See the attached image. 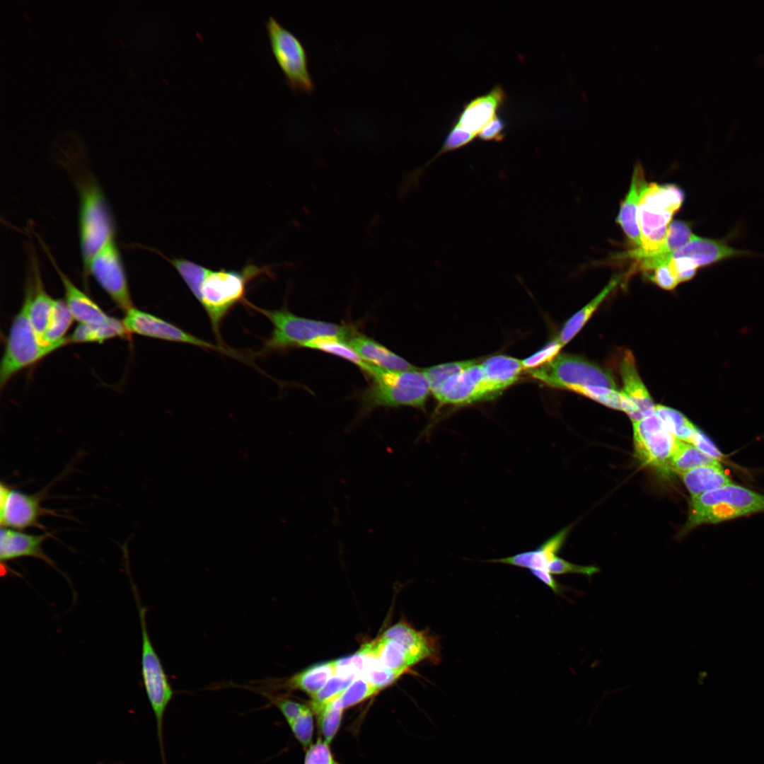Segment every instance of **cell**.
<instances>
[{
  "label": "cell",
  "mask_w": 764,
  "mask_h": 764,
  "mask_svg": "<svg viewBox=\"0 0 764 764\" xmlns=\"http://www.w3.org/2000/svg\"><path fill=\"white\" fill-rule=\"evenodd\" d=\"M343 709L332 700L326 704L318 714V723L324 741L331 742L340 727Z\"/></svg>",
  "instance_id": "7bdbcfd3"
},
{
  "label": "cell",
  "mask_w": 764,
  "mask_h": 764,
  "mask_svg": "<svg viewBox=\"0 0 764 764\" xmlns=\"http://www.w3.org/2000/svg\"><path fill=\"white\" fill-rule=\"evenodd\" d=\"M368 649L369 651V659L361 677L365 678L378 690L393 683L405 672L383 666L369 648Z\"/></svg>",
  "instance_id": "b9f144b4"
},
{
  "label": "cell",
  "mask_w": 764,
  "mask_h": 764,
  "mask_svg": "<svg viewBox=\"0 0 764 764\" xmlns=\"http://www.w3.org/2000/svg\"><path fill=\"white\" fill-rule=\"evenodd\" d=\"M433 396L439 407L462 406L493 398L478 361L448 378Z\"/></svg>",
  "instance_id": "9a60e30c"
},
{
  "label": "cell",
  "mask_w": 764,
  "mask_h": 764,
  "mask_svg": "<svg viewBox=\"0 0 764 764\" xmlns=\"http://www.w3.org/2000/svg\"><path fill=\"white\" fill-rule=\"evenodd\" d=\"M563 346L556 339L545 345L540 349L521 360L523 369H533L550 361Z\"/></svg>",
  "instance_id": "f6af8a7d"
},
{
  "label": "cell",
  "mask_w": 764,
  "mask_h": 764,
  "mask_svg": "<svg viewBox=\"0 0 764 764\" xmlns=\"http://www.w3.org/2000/svg\"><path fill=\"white\" fill-rule=\"evenodd\" d=\"M681 475L691 497L731 483L719 463L699 466Z\"/></svg>",
  "instance_id": "83f0119b"
},
{
  "label": "cell",
  "mask_w": 764,
  "mask_h": 764,
  "mask_svg": "<svg viewBox=\"0 0 764 764\" xmlns=\"http://www.w3.org/2000/svg\"><path fill=\"white\" fill-rule=\"evenodd\" d=\"M79 238L83 272L92 257L115 237L112 216L105 196L93 180L79 187Z\"/></svg>",
  "instance_id": "52a82bcc"
},
{
  "label": "cell",
  "mask_w": 764,
  "mask_h": 764,
  "mask_svg": "<svg viewBox=\"0 0 764 764\" xmlns=\"http://www.w3.org/2000/svg\"><path fill=\"white\" fill-rule=\"evenodd\" d=\"M527 372L553 388L571 390L577 386H598L617 389L613 377L607 370L569 354H558L550 361Z\"/></svg>",
  "instance_id": "9c48e42d"
},
{
  "label": "cell",
  "mask_w": 764,
  "mask_h": 764,
  "mask_svg": "<svg viewBox=\"0 0 764 764\" xmlns=\"http://www.w3.org/2000/svg\"><path fill=\"white\" fill-rule=\"evenodd\" d=\"M74 320L65 301L55 299L53 311L47 330L42 338L47 345H54L68 339V330Z\"/></svg>",
  "instance_id": "d590c367"
},
{
  "label": "cell",
  "mask_w": 764,
  "mask_h": 764,
  "mask_svg": "<svg viewBox=\"0 0 764 764\" xmlns=\"http://www.w3.org/2000/svg\"><path fill=\"white\" fill-rule=\"evenodd\" d=\"M547 571L551 574H580L591 576L599 572L595 566H582L571 563L558 556L548 565Z\"/></svg>",
  "instance_id": "bcb514c9"
},
{
  "label": "cell",
  "mask_w": 764,
  "mask_h": 764,
  "mask_svg": "<svg viewBox=\"0 0 764 764\" xmlns=\"http://www.w3.org/2000/svg\"><path fill=\"white\" fill-rule=\"evenodd\" d=\"M265 274L272 276L270 267L250 262L238 270L209 269L201 284L197 301L209 318L219 345L226 346L221 335L224 319L236 304L246 301L245 293L250 282Z\"/></svg>",
  "instance_id": "7a4b0ae2"
},
{
  "label": "cell",
  "mask_w": 764,
  "mask_h": 764,
  "mask_svg": "<svg viewBox=\"0 0 764 764\" xmlns=\"http://www.w3.org/2000/svg\"><path fill=\"white\" fill-rule=\"evenodd\" d=\"M378 691V690L365 678L357 676L332 701L337 707L344 710L367 699Z\"/></svg>",
  "instance_id": "60d3db41"
},
{
  "label": "cell",
  "mask_w": 764,
  "mask_h": 764,
  "mask_svg": "<svg viewBox=\"0 0 764 764\" xmlns=\"http://www.w3.org/2000/svg\"><path fill=\"white\" fill-rule=\"evenodd\" d=\"M364 374L369 381L361 395L367 410L410 406L424 410L430 388L422 370L392 371L370 364Z\"/></svg>",
  "instance_id": "277c9868"
},
{
  "label": "cell",
  "mask_w": 764,
  "mask_h": 764,
  "mask_svg": "<svg viewBox=\"0 0 764 764\" xmlns=\"http://www.w3.org/2000/svg\"><path fill=\"white\" fill-rule=\"evenodd\" d=\"M764 511V495L732 483L691 497L683 532L702 523H716Z\"/></svg>",
  "instance_id": "8992f818"
},
{
  "label": "cell",
  "mask_w": 764,
  "mask_h": 764,
  "mask_svg": "<svg viewBox=\"0 0 764 764\" xmlns=\"http://www.w3.org/2000/svg\"><path fill=\"white\" fill-rule=\"evenodd\" d=\"M381 637L398 642L420 661L426 659L434 662L439 661V644L436 637L416 630L407 623H399L393 625L385 631Z\"/></svg>",
  "instance_id": "44dd1931"
},
{
  "label": "cell",
  "mask_w": 764,
  "mask_h": 764,
  "mask_svg": "<svg viewBox=\"0 0 764 764\" xmlns=\"http://www.w3.org/2000/svg\"><path fill=\"white\" fill-rule=\"evenodd\" d=\"M132 589L137 602L141 630V677L145 691L154 714L160 748L165 763L163 741V722L166 710L173 697V690L166 673L161 661L151 641L147 623L146 609L142 605L137 586L131 581Z\"/></svg>",
  "instance_id": "ba28073f"
},
{
  "label": "cell",
  "mask_w": 764,
  "mask_h": 764,
  "mask_svg": "<svg viewBox=\"0 0 764 764\" xmlns=\"http://www.w3.org/2000/svg\"><path fill=\"white\" fill-rule=\"evenodd\" d=\"M33 293L31 279L27 283L22 306L14 316L5 345L0 366V387L3 390L10 379L20 371L29 367L53 352L69 345V338L54 345L42 342L35 332L29 316Z\"/></svg>",
  "instance_id": "5b68a950"
},
{
  "label": "cell",
  "mask_w": 764,
  "mask_h": 764,
  "mask_svg": "<svg viewBox=\"0 0 764 764\" xmlns=\"http://www.w3.org/2000/svg\"><path fill=\"white\" fill-rule=\"evenodd\" d=\"M156 253L173 266L188 289L197 300L201 284L209 268L183 257L168 258L158 251Z\"/></svg>",
  "instance_id": "74e56055"
},
{
  "label": "cell",
  "mask_w": 764,
  "mask_h": 764,
  "mask_svg": "<svg viewBox=\"0 0 764 764\" xmlns=\"http://www.w3.org/2000/svg\"><path fill=\"white\" fill-rule=\"evenodd\" d=\"M267 318L272 330L262 349L260 355L283 353L291 349L303 347L307 343L322 337H337L347 341L356 330L345 325L296 316L286 308L269 310L260 308L248 300L244 303Z\"/></svg>",
  "instance_id": "3957f363"
},
{
  "label": "cell",
  "mask_w": 764,
  "mask_h": 764,
  "mask_svg": "<svg viewBox=\"0 0 764 764\" xmlns=\"http://www.w3.org/2000/svg\"><path fill=\"white\" fill-rule=\"evenodd\" d=\"M122 321L131 334L194 345L251 364L248 356L236 350L200 339L169 321L135 307L125 313Z\"/></svg>",
  "instance_id": "8fae6325"
},
{
  "label": "cell",
  "mask_w": 764,
  "mask_h": 764,
  "mask_svg": "<svg viewBox=\"0 0 764 764\" xmlns=\"http://www.w3.org/2000/svg\"><path fill=\"white\" fill-rule=\"evenodd\" d=\"M719 463L700 451L693 444L678 440L670 460V470L683 474L695 468Z\"/></svg>",
  "instance_id": "836d02e7"
},
{
  "label": "cell",
  "mask_w": 764,
  "mask_h": 764,
  "mask_svg": "<svg viewBox=\"0 0 764 764\" xmlns=\"http://www.w3.org/2000/svg\"><path fill=\"white\" fill-rule=\"evenodd\" d=\"M506 98L503 88L497 85L489 93L478 96L463 108L455 124L478 136L482 128L496 115Z\"/></svg>",
  "instance_id": "ac0fdd59"
},
{
  "label": "cell",
  "mask_w": 764,
  "mask_h": 764,
  "mask_svg": "<svg viewBox=\"0 0 764 764\" xmlns=\"http://www.w3.org/2000/svg\"><path fill=\"white\" fill-rule=\"evenodd\" d=\"M47 254L62 283L65 302L74 320L81 324L96 323L105 320L107 315L87 294L79 289L59 269L45 246Z\"/></svg>",
  "instance_id": "d6986e66"
},
{
  "label": "cell",
  "mask_w": 764,
  "mask_h": 764,
  "mask_svg": "<svg viewBox=\"0 0 764 764\" xmlns=\"http://www.w3.org/2000/svg\"><path fill=\"white\" fill-rule=\"evenodd\" d=\"M487 387L494 398L516 382L523 369L521 360L506 355H494L480 362Z\"/></svg>",
  "instance_id": "603a6c76"
},
{
  "label": "cell",
  "mask_w": 764,
  "mask_h": 764,
  "mask_svg": "<svg viewBox=\"0 0 764 764\" xmlns=\"http://www.w3.org/2000/svg\"><path fill=\"white\" fill-rule=\"evenodd\" d=\"M31 281L33 293L29 316L35 332L42 340L50 323L55 299H52L44 289L39 267L35 264L34 261Z\"/></svg>",
  "instance_id": "484cf974"
},
{
  "label": "cell",
  "mask_w": 764,
  "mask_h": 764,
  "mask_svg": "<svg viewBox=\"0 0 764 764\" xmlns=\"http://www.w3.org/2000/svg\"><path fill=\"white\" fill-rule=\"evenodd\" d=\"M622 276L613 277L603 289L589 303L573 315L563 325L557 340L564 346L569 342L589 320L599 305L621 281Z\"/></svg>",
  "instance_id": "1f68e13d"
},
{
  "label": "cell",
  "mask_w": 764,
  "mask_h": 764,
  "mask_svg": "<svg viewBox=\"0 0 764 764\" xmlns=\"http://www.w3.org/2000/svg\"><path fill=\"white\" fill-rule=\"evenodd\" d=\"M477 359H468L435 365L422 369L429 385L430 392L435 394L442 384L451 376L462 371Z\"/></svg>",
  "instance_id": "ab89813d"
},
{
  "label": "cell",
  "mask_w": 764,
  "mask_h": 764,
  "mask_svg": "<svg viewBox=\"0 0 764 764\" xmlns=\"http://www.w3.org/2000/svg\"><path fill=\"white\" fill-rule=\"evenodd\" d=\"M568 532V528L561 530L535 550L504 558L491 560L488 562L527 568L530 571H547L550 562L557 556V554L562 546Z\"/></svg>",
  "instance_id": "d4e9b609"
},
{
  "label": "cell",
  "mask_w": 764,
  "mask_h": 764,
  "mask_svg": "<svg viewBox=\"0 0 764 764\" xmlns=\"http://www.w3.org/2000/svg\"><path fill=\"white\" fill-rule=\"evenodd\" d=\"M366 362L379 368L405 371L417 369L414 365L378 343L357 330L347 341Z\"/></svg>",
  "instance_id": "ffe728a7"
},
{
  "label": "cell",
  "mask_w": 764,
  "mask_h": 764,
  "mask_svg": "<svg viewBox=\"0 0 764 764\" xmlns=\"http://www.w3.org/2000/svg\"><path fill=\"white\" fill-rule=\"evenodd\" d=\"M735 231L722 239L695 236L684 247L675 252L671 257H683L697 270L712 266L718 262L736 257H754L758 254L731 247L729 240L735 236Z\"/></svg>",
  "instance_id": "2e32d148"
},
{
  "label": "cell",
  "mask_w": 764,
  "mask_h": 764,
  "mask_svg": "<svg viewBox=\"0 0 764 764\" xmlns=\"http://www.w3.org/2000/svg\"><path fill=\"white\" fill-rule=\"evenodd\" d=\"M296 739L303 746L310 745L313 731L311 710L308 707L296 719L289 724Z\"/></svg>",
  "instance_id": "ee69618b"
},
{
  "label": "cell",
  "mask_w": 764,
  "mask_h": 764,
  "mask_svg": "<svg viewBox=\"0 0 764 764\" xmlns=\"http://www.w3.org/2000/svg\"><path fill=\"white\" fill-rule=\"evenodd\" d=\"M131 333L126 328L122 320L109 316L104 321L96 323L81 324L69 336L70 344L84 342H103L115 337L128 338Z\"/></svg>",
  "instance_id": "4316f807"
},
{
  "label": "cell",
  "mask_w": 764,
  "mask_h": 764,
  "mask_svg": "<svg viewBox=\"0 0 764 764\" xmlns=\"http://www.w3.org/2000/svg\"><path fill=\"white\" fill-rule=\"evenodd\" d=\"M303 347L317 349L347 360L357 366L364 374L370 366V364L362 359L345 340L340 337L330 336L319 337L307 343Z\"/></svg>",
  "instance_id": "e575fe53"
},
{
  "label": "cell",
  "mask_w": 764,
  "mask_h": 764,
  "mask_svg": "<svg viewBox=\"0 0 764 764\" xmlns=\"http://www.w3.org/2000/svg\"><path fill=\"white\" fill-rule=\"evenodd\" d=\"M91 275L125 313L134 307L128 282L115 237L109 240L92 257L83 272Z\"/></svg>",
  "instance_id": "7c38bea8"
},
{
  "label": "cell",
  "mask_w": 764,
  "mask_h": 764,
  "mask_svg": "<svg viewBox=\"0 0 764 764\" xmlns=\"http://www.w3.org/2000/svg\"><path fill=\"white\" fill-rule=\"evenodd\" d=\"M690 444L697 447L705 454L718 461L723 457L722 453L709 437L698 428L693 436Z\"/></svg>",
  "instance_id": "f907efd6"
},
{
  "label": "cell",
  "mask_w": 764,
  "mask_h": 764,
  "mask_svg": "<svg viewBox=\"0 0 764 764\" xmlns=\"http://www.w3.org/2000/svg\"><path fill=\"white\" fill-rule=\"evenodd\" d=\"M572 391L586 396L608 407L626 412L632 422L642 419L638 410L617 389L598 386H577Z\"/></svg>",
  "instance_id": "d6a6232c"
},
{
  "label": "cell",
  "mask_w": 764,
  "mask_h": 764,
  "mask_svg": "<svg viewBox=\"0 0 764 764\" xmlns=\"http://www.w3.org/2000/svg\"><path fill=\"white\" fill-rule=\"evenodd\" d=\"M645 274L649 280L666 290H672L679 284L668 264L645 272Z\"/></svg>",
  "instance_id": "c3c4849f"
},
{
  "label": "cell",
  "mask_w": 764,
  "mask_h": 764,
  "mask_svg": "<svg viewBox=\"0 0 764 764\" xmlns=\"http://www.w3.org/2000/svg\"><path fill=\"white\" fill-rule=\"evenodd\" d=\"M356 678L354 676L335 673L325 685L312 697V710L318 714L329 702L342 693Z\"/></svg>",
  "instance_id": "f35d334b"
},
{
  "label": "cell",
  "mask_w": 764,
  "mask_h": 764,
  "mask_svg": "<svg viewBox=\"0 0 764 764\" xmlns=\"http://www.w3.org/2000/svg\"><path fill=\"white\" fill-rule=\"evenodd\" d=\"M367 647L384 667L405 671L420 661L402 644L382 638L368 643Z\"/></svg>",
  "instance_id": "f1b7e54d"
},
{
  "label": "cell",
  "mask_w": 764,
  "mask_h": 764,
  "mask_svg": "<svg viewBox=\"0 0 764 764\" xmlns=\"http://www.w3.org/2000/svg\"><path fill=\"white\" fill-rule=\"evenodd\" d=\"M695 236L693 233L690 223L676 220L670 223L666 237L664 246L660 253L647 258L649 268L655 269L669 262L672 255L687 245Z\"/></svg>",
  "instance_id": "4dcf8cb0"
},
{
  "label": "cell",
  "mask_w": 764,
  "mask_h": 764,
  "mask_svg": "<svg viewBox=\"0 0 764 764\" xmlns=\"http://www.w3.org/2000/svg\"><path fill=\"white\" fill-rule=\"evenodd\" d=\"M684 199L683 190L675 184H646L637 212L641 246L629 250L625 256L638 261L660 253L670 222Z\"/></svg>",
  "instance_id": "6da1fadb"
},
{
  "label": "cell",
  "mask_w": 764,
  "mask_h": 764,
  "mask_svg": "<svg viewBox=\"0 0 764 764\" xmlns=\"http://www.w3.org/2000/svg\"><path fill=\"white\" fill-rule=\"evenodd\" d=\"M335 674V661L320 663L294 675L284 686L290 690H301L313 697Z\"/></svg>",
  "instance_id": "f546056e"
},
{
  "label": "cell",
  "mask_w": 764,
  "mask_h": 764,
  "mask_svg": "<svg viewBox=\"0 0 764 764\" xmlns=\"http://www.w3.org/2000/svg\"><path fill=\"white\" fill-rule=\"evenodd\" d=\"M654 412L670 433L677 439L690 443L697 427L685 415L661 405H655Z\"/></svg>",
  "instance_id": "8d00e7d4"
},
{
  "label": "cell",
  "mask_w": 764,
  "mask_h": 764,
  "mask_svg": "<svg viewBox=\"0 0 764 764\" xmlns=\"http://www.w3.org/2000/svg\"><path fill=\"white\" fill-rule=\"evenodd\" d=\"M270 47L292 91L312 93L315 83L308 69L307 52L300 39L274 17L265 23Z\"/></svg>",
  "instance_id": "30bf717a"
},
{
  "label": "cell",
  "mask_w": 764,
  "mask_h": 764,
  "mask_svg": "<svg viewBox=\"0 0 764 764\" xmlns=\"http://www.w3.org/2000/svg\"><path fill=\"white\" fill-rule=\"evenodd\" d=\"M531 572L540 581L549 586L555 593H560L562 589L552 574L545 570H532Z\"/></svg>",
  "instance_id": "f5cc1de1"
},
{
  "label": "cell",
  "mask_w": 764,
  "mask_h": 764,
  "mask_svg": "<svg viewBox=\"0 0 764 764\" xmlns=\"http://www.w3.org/2000/svg\"><path fill=\"white\" fill-rule=\"evenodd\" d=\"M270 700L281 711L288 724L300 716L307 707L303 704L288 698H272Z\"/></svg>",
  "instance_id": "681fc988"
},
{
  "label": "cell",
  "mask_w": 764,
  "mask_h": 764,
  "mask_svg": "<svg viewBox=\"0 0 764 764\" xmlns=\"http://www.w3.org/2000/svg\"><path fill=\"white\" fill-rule=\"evenodd\" d=\"M44 493L29 494L1 482L0 485V523L1 527L24 530L30 527L43 529L40 518L52 511L42 507Z\"/></svg>",
  "instance_id": "5bb4252c"
},
{
  "label": "cell",
  "mask_w": 764,
  "mask_h": 764,
  "mask_svg": "<svg viewBox=\"0 0 764 764\" xmlns=\"http://www.w3.org/2000/svg\"><path fill=\"white\" fill-rule=\"evenodd\" d=\"M505 123L504 120L496 115L491 120L478 134V137L483 141L494 140L499 141L504 139Z\"/></svg>",
  "instance_id": "816d5d0a"
},
{
  "label": "cell",
  "mask_w": 764,
  "mask_h": 764,
  "mask_svg": "<svg viewBox=\"0 0 764 764\" xmlns=\"http://www.w3.org/2000/svg\"><path fill=\"white\" fill-rule=\"evenodd\" d=\"M646 184L644 169L638 162L633 170L629 191L621 203L616 218V222L636 248L641 246L637 212L641 192Z\"/></svg>",
  "instance_id": "7402d4cb"
},
{
  "label": "cell",
  "mask_w": 764,
  "mask_h": 764,
  "mask_svg": "<svg viewBox=\"0 0 764 764\" xmlns=\"http://www.w3.org/2000/svg\"><path fill=\"white\" fill-rule=\"evenodd\" d=\"M619 371L623 381L622 393L638 410L642 417L654 412L653 400L637 372L635 361L630 351L620 360Z\"/></svg>",
  "instance_id": "cb8c5ba5"
},
{
  "label": "cell",
  "mask_w": 764,
  "mask_h": 764,
  "mask_svg": "<svg viewBox=\"0 0 764 764\" xmlns=\"http://www.w3.org/2000/svg\"><path fill=\"white\" fill-rule=\"evenodd\" d=\"M304 764H337L325 741L318 739L306 752Z\"/></svg>",
  "instance_id": "7dc6e473"
},
{
  "label": "cell",
  "mask_w": 764,
  "mask_h": 764,
  "mask_svg": "<svg viewBox=\"0 0 764 764\" xmlns=\"http://www.w3.org/2000/svg\"><path fill=\"white\" fill-rule=\"evenodd\" d=\"M0 532L1 576L7 574L8 562L28 557L40 559L60 572L56 563L46 555L42 548L44 541L50 536L49 533L30 534L7 527H1Z\"/></svg>",
  "instance_id": "e0dca14e"
},
{
  "label": "cell",
  "mask_w": 764,
  "mask_h": 764,
  "mask_svg": "<svg viewBox=\"0 0 764 764\" xmlns=\"http://www.w3.org/2000/svg\"><path fill=\"white\" fill-rule=\"evenodd\" d=\"M634 444L638 458L663 473L670 470V460L678 439L670 433L655 412L632 422Z\"/></svg>",
  "instance_id": "4fadbf2b"
}]
</instances>
